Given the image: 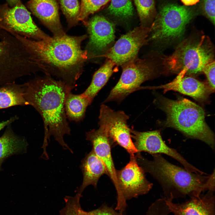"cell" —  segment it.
I'll return each instance as SVG.
<instances>
[{
    "mask_svg": "<svg viewBox=\"0 0 215 215\" xmlns=\"http://www.w3.org/2000/svg\"><path fill=\"white\" fill-rule=\"evenodd\" d=\"M30 54L38 72L55 76L67 84L76 86L89 59L81 48L86 35L72 36L66 34L47 40H35L13 33Z\"/></svg>",
    "mask_w": 215,
    "mask_h": 215,
    "instance_id": "6da1fadb",
    "label": "cell"
},
{
    "mask_svg": "<svg viewBox=\"0 0 215 215\" xmlns=\"http://www.w3.org/2000/svg\"><path fill=\"white\" fill-rule=\"evenodd\" d=\"M24 84L25 99L28 105L39 113L43 121L44 150H46L48 140L53 136L64 149H68L73 153L63 139L65 135L70 133L65 103L67 96L76 86L61 80H55L47 75L36 77Z\"/></svg>",
    "mask_w": 215,
    "mask_h": 215,
    "instance_id": "7a4b0ae2",
    "label": "cell"
},
{
    "mask_svg": "<svg viewBox=\"0 0 215 215\" xmlns=\"http://www.w3.org/2000/svg\"><path fill=\"white\" fill-rule=\"evenodd\" d=\"M149 160L140 153L136 154L137 162L144 172L151 175L160 185L167 200L198 197L202 193L215 191V171L210 174L189 172L168 162L161 154L152 155Z\"/></svg>",
    "mask_w": 215,
    "mask_h": 215,
    "instance_id": "3957f363",
    "label": "cell"
},
{
    "mask_svg": "<svg viewBox=\"0 0 215 215\" xmlns=\"http://www.w3.org/2000/svg\"><path fill=\"white\" fill-rule=\"evenodd\" d=\"M159 100L160 108L167 116V126L177 129L189 138L201 140L214 149V134L205 122V112L201 107L185 98L173 100L162 97Z\"/></svg>",
    "mask_w": 215,
    "mask_h": 215,
    "instance_id": "277c9868",
    "label": "cell"
},
{
    "mask_svg": "<svg viewBox=\"0 0 215 215\" xmlns=\"http://www.w3.org/2000/svg\"><path fill=\"white\" fill-rule=\"evenodd\" d=\"M164 69L170 73H179L183 69L186 73L202 72L207 64L214 61V50L209 39L205 35L187 38L180 43L171 55L162 58Z\"/></svg>",
    "mask_w": 215,
    "mask_h": 215,
    "instance_id": "5b68a950",
    "label": "cell"
},
{
    "mask_svg": "<svg viewBox=\"0 0 215 215\" xmlns=\"http://www.w3.org/2000/svg\"><path fill=\"white\" fill-rule=\"evenodd\" d=\"M194 15L193 11L185 6L173 4L163 6L150 28V39L160 42L179 39Z\"/></svg>",
    "mask_w": 215,
    "mask_h": 215,
    "instance_id": "8992f818",
    "label": "cell"
},
{
    "mask_svg": "<svg viewBox=\"0 0 215 215\" xmlns=\"http://www.w3.org/2000/svg\"><path fill=\"white\" fill-rule=\"evenodd\" d=\"M122 71L116 85L104 103L122 101L128 96L139 90L145 82L154 76L156 66L153 60L137 57L122 65Z\"/></svg>",
    "mask_w": 215,
    "mask_h": 215,
    "instance_id": "52a82bcc",
    "label": "cell"
},
{
    "mask_svg": "<svg viewBox=\"0 0 215 215\" xmlns=\"http://www.w3.org/2000/svg\"><path fill=\"white\" fill-rule=\"evenodd\" d=\"M145 172L139 165L135 155L130 156L129 162L116 170L117 202L115 210L123 215L127 200L147 194L153 184L146 178Z\"/></svg>",
    "mask_w": 215,
    "mask_h": 215,
    "instance_id": "ba28073f",
    "label": "cell"
},
{
    "mask_svg": "<svg viewBox=\"0 0 215 215\" xmlns=\"http://www.w3.org/2000/svg\"><path fill=\"white\" fill-rule=\"evenodd\" d=\"M0 28L35 40H47L51 37L41 30L33 21L30 13L19 0L14 6L0 4Z\"/></svg>",
    "mask_w": 215,
    "mask_h": 215,
    "instance_id": "9c48e42d",
    "label": "cell"
},
{
    "mask_svg": "<svg viewBox=\"0 0 215 215\" xmlns=\"http://www.w3.org/2000/svg\"><path fill=\"white\" fill-rule=\"evenodd\" d=\"M129 116L122 111H116L103 104L100 106L99 124L106 132L112 146L118 145L130 156L139 153L131 137L127 122Z\"/></svg>",
    "mask_w": 215,
    "mask_h": 215,
    "instance_id": "30bf717a",
    "label": "cell"
},
{
    "mask_svg": "<svg viewBox=\"0 0 215 215\" xmlns=\"http://www.w3.org/2000/svg\"><path fill=\"white\" fill-rule=\"evenodd\" d=\"M130 134L139 152H145L151 155L164 154L177 161L188 171L196 173H201V171L189 162L176 150L165 143L159 130L140 132L130 129Z\"/></svg>",
    "mask_w": 215,
    "mask_h": 215,
    "instance_id": "8fae6325",
    "label": "cell"
},
{
    "mask_svg": "<svg viewBox=\"0 0 215 215\" xmlns=\"http://www.w3.org/2000/svg\"><path fill=\"white\" fill-rule=\"evenodd\" d=\"M150 28L142 25L122 36L108 51L105 56L115 65H121L137 57L146 43Z\"/></svg>",
    "mask_w": 215,
    "mask_h": 215,
    "instance_id": "7c38bea8",
    "label": "cell"
},
{
    "mask_svg": "<svg viewBox=\"0 0 215 215\" xmlns=\"http://www.w3.org/2000/svg\"><path fill=\"white\" fill-rule=\"evenodd\" d=\"M86 26L89 40L85 50L91 59L107 49L113 42L114 27L104 17L98 15L92 17Z\"/></svg>",
    "mask_w": 215,
    "mask_h": 215,
    "instance_id": "4fadbf2b",
    "label": "cell"
},
{
    "mask_svg": "<svg viewBox=\"0 0 215 215\" xmlns=\"http://www.w3.org/2000/svg\"><path fill=\"white\" fill-rule=\"evenodd\" d=\"M27 5L52 32L53 37H60L66 34L60 22L56 0H30Z\"/></svg>",
    "mask_w": 215,
    "mask_h": 215,
    "instance_id": "5bb4252c",
    "label": "cell"
},
{
    "mask_svg": "<svg viewBox=\"0 0 215 215\" xmlns=\"http://www.w3.org/2000/svg\"><path fill=\"white\" fill-rule=\"evenodd\" d=\"M214 192L208 191L205 194L181 203H175L164 199L171 213L173 215H215Z\"/></svg>",
    "mask_w": 215,
    "mask_h": 215,
    "instance_id": "9a60e30c",
    "label": "cell"
},
{
    "mask_svg": "<svg viewBox=\"0 0 215 215\" xmlns=\"http://www.w3.org/2000/svg\"><path fill=\"white\" fill-rule=\"evenodd\" d=\"M86 139L90 142L92 150L105 165L108 176L117 187L116 171L111 153L112 145L105 131L99 127L86 133Z\"/></svg>",
    "mask_w": 215,
    "mask_h": 215,
    "instance_id": "2e32d148",
    "label": "cell"
},
{
    "mask_svg": "<svg viewBox=\"0 0 215 215\" xmlns=\"http://www.w3.org/2000/svg\"><path fill=\"white\" fill-rule=\"evenodd\" d=\"M186 73V71L183 69L172 82L150 88L162 89L165 92L171 90L177 91L198 101L205 99L208 93V87L203 82L193 77L185 76Z\"/></svg>",
    "mask_w": 215,
    "mask_h": 215,
    "instance_id": "e0dca14e",
    "label": "cell"
},
{
    "mask_svg": "<svg viewBox=\"0 0 215 215\" xmlns=\"http://www.w3.org/2000/svg\"><path fill=\"white\" fill-rule=\"evenodd\" d=\"M81 168L83 175L82 185L78 189L77 193L82 194L88 186L92 185L96 188L100 177L104 174L108 175L103 163L92 149L87 153L82 161Z\"/></svg>",
    "mask_w": 215,
    "mask_h": 215,
    "instance_id": "ac0fdd59",
    "label": "cell"
},
{
    "mask_svg": "<svg viewBox=\"0 0 215 215\" xmlns=\"http://www.w3.org/2000/svg\"><path fill=\"white\" fill-rule=\"evenodd\" d=\"M25 85L15 82L0 86V109L16 106L28 105L24 97Z\"/></svg>",
    "mask_w": 215,
    "mask_h": 215,
    "instance_id": "d6986e66",
    "label": "cell"
},
{
    "mask_svg": "<svg viewBox=\"0 0 215 215\" xmlns=\"http://www.w3.org/2000/svg\"><path fill=\"white\" fill-rule=\"evenodd\" d=\"M26 146L24 139L16 135L10 127H8L0 137V165L8 157L23 153Z\"/></svg>",
    "mask_w": 215,
    "mask_h": 215,
    "instance_id": "ffe728a7",
    "label": "cell"
},
{
    "mask_svg": "<svg viewBox=\"0 0 215 215\" xmlns=\"http://www.w3.org/2000/svg\"><path fill=\"white\" fill-rule=\"evenodd\" d=\"M115 64L108 59L94 74L91 82L82 94L91 102L107 83L114 71Z\"/></svg>",
    "mask_w": 215,
    "mask_h": 215,
    "instance_id": "44dd1931",
    "label": "cell"
},
{
    "mask_svg": "<svg viewBox=\"0 0 215 215\" xmlns=\"http://www.w3.org/2000/svg\"><path fill=\"white\" fill-rule=\"evenodd\" d=\"M92 102L82 94H75L71 92L67 96L65 103V110L67 118L79 122L82 120L87 107Z\"/></svg>",
    "mask_w": 215,
    "mask_h": 215,
    "instance_id": "7402d4cb",
    "label": "cell"
},
{
    "mask_svg": "<svg viewBox=\"0 0 215 215\" xmlns=\"http://www.w3.org/2000/svg\"><path fill=\"white\" fill-rule=\"evenodd\" d=\"M61 8L65 16L70 28L78 23L80 12V6L78 0H59Z\"/></svg>",
    "mask_w": 215,
    "mask_h": 215,
    "instance_id": "603a6c76",
    "label": "cell"
},
{
    "mask_svg": "<svg viewBox=\"0 0 215 215\" xmlns=\"http://www.w3.org/2000/svg\"><path fill=\"white\" fill-rule=\"evenodd\" d=\"M142 26L151 20L155 12L154 0H134Z\"/></svg>",
    "mask_w": 215,
    "mask_h": 215,
    "instance_id": "cb8c5ba5",
    "label": "cell"
},
{
    "mask_svg": "<svg viewBox=\"0 0 215 215\" xmlns=\"http://www.w3.org/2000/svg\"><path fill=\"white\" fill-rule=\"evenodd\" d=\"M110 0H81L79 21L87 25L89 16L99 10Z\"/></svg>",
    "mask_w": 215,
    "mask_h": 215,
    "instance_id": "d4e9b609",
    "label": "cell"
},
{
    "mask_svg": "<svg viewBox=\"0 0 215 215\" xmlns=\"http://www.w3.org/2000/svg\"><path fill=\"white\" fill-rule=\"evenodd\" d=\"M108 10L114 16L125 18L132 16L133 8L131 0H110Z\"/></svg>",
    "mask_w": 215,
    "mask_h": 215,
    "instance_id": "484cf974",
    "label": "cell"
},
{
    "mask_svg": "<svg viewBox=\"0 0 215 215\" xmlns=\"http://www.w3.org/2000/svg\"><path fill=\"white\" fill-rule=\"evenodd\" d=\"M82 195L77 193L74 196H66L65 205L60 212L59 215H78L77 210L80 206V199Z\"/></svg>",
    "mask_w": 215,
    "mask_h": 215,
    "instance_id": "4316f807",
    "label": "cell"
},
{
    "mask_svg": "<svg viewBox=\"0 0 215 215\" xmlns=\"http://www.w3.org/2000/svg\"><path fill=\"white\" fill-rule=\"evenodd\" d=\"M78 215H121L112 208L107 206H102L91 211H85L79 206L77 210Z\"/></svg>",
    "mask_w": 215,
    "mask_h": 215,
    "instance_id": "83f0119b",
    "label": "cell"
},
{
    "mask_svg": "<svg viewBox=\"0 0 215 215\" xmlns=\"http://www.w3.org/2000/svg\"><path fill=\"white\" fill-rule=\"evenodd\" d=\"M215 61L206 65L202 70L205 75L209 86L212 90L215 89Z\"/></svg>",
    "mask_w": 215,
    "mask_h": 215,
    "instance_id": "f1b7e54d",
    "label": "cell"
},
{
    "mask_svg": "<svg viewBox=\"0 0 215 215\" xmlns=\"http://www.w3.org/2000/svg\"><path fill=\"white\" fill-rule=\"evenodd\" d=\"M204 13L213 24L215 23V0H203Z\"/></svg>",
    "mask_w": 215,
    "mask_h": 215,
    "instance_id": "f546056e",
    "label": "cell"
},
{
    "mask_svg": "<svg viewBox=\"0 0 215 215\" xmlns=\"http://www.w3.org/2000/svg\"><path fill=\"white\" fill-rule=\"evenodd\" d=\"M170 213L168 208L162 205H157L149 208L146 215H168Z\"/></svg>",
    "mask_w": 215,
    "mask_h": 215,
    "instance_id": "4dcf8cb0",
    "label": "cell"
},
{
    "mask_svg": "<svg viewBox=\"0 0 215 215\" xmlns=\"http://www.w3.org/2000/svg\"><path fill=\"white\" fill-rule=\"evenodd\" d=\"M16 116L12 117L10 119L0 122V131L5 127L10 125L17 119Z\"/></svg>",
    "mask_w": 215,
    "mask_h": 215,
    "instance_id": "1f68e13d",
    "label": "cell"
},
{
    "mask_svg": "<svg viewBox=\"0 0 215 215\" xmlns=\"http://www.w3.org/2000/svg\"><path fill=\"white\" fill-rule=\"evenodd\" d=\"M199 0H181L182 2L186 6L194 5L198 2Z\"/></svg>",
    "mask_w": 215,
    "mask_h": 215,
    "instance_id": "d6a6232c",
    "label": "cell"
},
{
    "mask_svg": "<svg viewBox=\"0 0 215 215\" xmlns=\"http://www.w3.org/2000/svg\"><path fill=\"white\" fill-rule=\"evenodd\" d=\"M19 0H7L8 4L12 7L15 5Z\"/></svg>",
    "mask_w": 215,
    "mask_h": 215,
    "instance_id": "836d02e7",
    "label": "cell"
}]
</instances>
